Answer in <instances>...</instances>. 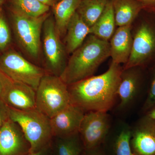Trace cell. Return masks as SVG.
Listing matches in <instances>:
<instances>
[{
	"mask_svg": "<svg viewBox=\"0 0 155 155\" xmlns=\"http://www.w3.org/2000/svg\"><path fill=\"white\" fill-rule=\"evenodd\" d=\"M122 68L111 63L107 71L68 85L71 104L90 111L107 112L116 101Z\"/></svg>",
	"mask_w": 155,
	"mask_h": 155,
	"instance_id": "cell-1",
	"label": "cell"
},
{
	"mask_svg": "<svg viewBox=\"0 0 155 155\" xmlns=\"http://www.w3.org/2000/svg\"><path fill=\"white\" fill-rule=\"evenodd\" d=\"M110 57V44L90 34L71 55L60 76L67 85L93 76Z\"/></svg>",
	"mask_w": 155,
	"mask_h": 155,
	"instance_id": "cell-2",
	"label": "cell"
},
{
	"mask_svg": "<svg viewBox=\"0 0 155 155\" xmlns=\"http://www.w3.org/2000/svg\"><path fill=\"white\" fill-rule=\"evenodd\" d=\"M8 107L9 118L19 125L30 145V153L51 144L54 137L49 117L36 108L21 110Z\"/></svg>",
	"mask_w": 155,
	"mask_h": 155,
	"instance_id": "cell-3",
	"label": "cell"
},
{
	"mask_svg": "<svg viewBox=\"0 0 155 155\" xmlns=\"http://www.w3.org/2000/svg\"><path fill=\"white\" fill-rule=\"evenodd\" d=\"M142 14L133 37L130 57L123 69L155 67V14L144 10Z\"/></svg>",
	"mask_w": 155,
	"mask_h": 155,
	"instance_id": "cell-4",
	"label": "cell"
},
{
	"mask_svg": "<svg viewBox=\"0 0 155 155\" xmlns=\"http://www.w3.org/2000/svg\"><path fill=\"white\" fill-rule=\"evenodd\" d=\"M71 104L67 84L60 76L46 73L36 91V109L51 119Z\"/></svg>",
	"mask_w": 155,
	"mask_h": 155,
	"instance_id": "cell-5",
	"label": "cell"
},
{
	"mask_svg": "<svg viewBox=\"0 0 155 155\" xmlns=\"http://www.w3.org/2000/svg\"><path fill=\"white\" fill-rule=\"evenodd\" d=\"M11 11L12 27L18 44L29 57L37 59L40 51L43 26L51 13L34 17Z\"/></svg>",
	"mask_w": 155,
	"mask_h": 155,
	"instance_id": "cell-6",
	"label": "cell"
},
{
	"mask_svg": "<svg viewBox=\"0 0 155 155\" xmlns=\"http://www.w3.org/2000/svg\"><path fill=\"white\" fill-rule=\"evenodd\" d=\"M0 70L16 81L31 87L35 91L47 72L44 68L29 62L14 50L0 57Z\"/></svg>",
	"mask_w": 155,
	"mask_h": 155,
	"instance_id": "cell-7",
	"label": "cell"
},
{
	"mask_svg": "<svg viewBox=\"0 0 155 155\" xmlns=\"http://www.w3.org/2000/svg\"><path fill=\"white\" fill-rule=\"evenodd\" d=\"M43 49L47 73L60 76L66 64V52L56 30L54 19L50 15L44 23Z\"/></svg>",
	"mask_w": 155,
	"mask_h": 155,
	"instance_id": "cell-8",
	"label": "cell"
},
{
	"mask_svg": "<svg viewBox=\"0 0 155 155\" xmlns=\"http://www.w3.org/2000/svg\"><path fill=\"white\" fill-rule=\"evenodd\" d=\"M107 113L90 111L85 113L79 132L85 150L98 148L104 140L110 125Z\"/></svg>",
	"mask_w": 155,
	"mask_h": 155,
	"instance_id": "cell-9",
	"label": "cell"
},
{
	"mask_svg": "<svg viewBox=\"0 0 155 155\" xmlns=\"http://www.w3.org/2000/svg\"><path fill=\"white\" fill-rule=\"evenodd\" d=\"M2 90L0 97L8 107L25 110L35 108L36 91L11 79L0 70Z\"/></svg>",
	"mask_w": 155,
	"mask_h": 155,
	"instance_id": "cell-10",
	"label": "cell"
},
{
	"mask_svg": "<svg viewBox=\"0 0 155 155\" xmlns=\"http://www.w3.org/2000/svg\"><path fill=\"white\" fill-rule=\"evenodd\" d=\"M30 148L21 128L9 118L0 129V155H27Z\"/></svg>",
	"mask_w": 155,
	"mask_h": 155,
	"instance_id": "cell-11",
	"label": "cell"
},
{
	"mask_svg": "<svg viewBox=\"0 0 155 155\" xmlns=\"http://www.w3.org/2000/svg\"><path fill=\"white\" fill-rule=\"evenodd\" d=\"M85 112L71 104L50 119L53 137H68L79 134Z\"/></svg>",
	"mask_w": 155,
	"mask_h": 155,
	"instance_id": "cell-12",
	"label": "cell"
},
{
	"mask_svg": "<svg viewBox=\"0 0 155 155\" xmlns=\"http://www.w3.org/2000/svg\"><path fill=\"white\" fill-rule=\"evenodd\" d=\"M131 147L134 155H155V119L145 114L132 130Z\"/></svg>",
	"mask_w": 155,
	"mask_h": 155,
	"instance_id": "cell-13",
	"label": "cell"
},
{
	"mask_svg": "<svg viewBox=\"0 0 155 155\" xmlns=\"http://www.w3.org/2000/svg\"><path fill=\"white\" fill-rule=\"evenodd\" d=\"M143 69L140 67L122 69L117 91V95L120 99L119 109H125L136 97L143 83Z\"/></svg>",
	"mask_w": 155,
	"mask_h": 155,
	"instance_id": "cell-14",
	"label": "cell"
},
{
	"mask_svg": "<svg viewBox=\"0 0 155 155\" xmlns=\"http://www.w3.org/2000/svg\"><path fill=\"white\" fill-rule=\"evenodd\" d=\"M130 28L131 25L119 27L111 38L110 57L112 63L119 65L127 63L133 44Z\"/></svg>",
	"mask_w": 155,
	"mask_h": 155,
	"instance_id": "cell-15",
	"label": "cell"
},
{
	"mask_svg": "<svg viewBox=\"0 0 155 155\" xmlns=\"http://www.w3.org/2000/svg\"><path fill=\"white\" fill-rule=\"evenodd\" d=\"M90 34V28L75 12L68 23L66 33L65 48L68 54L80 47Z\"/></svg>",
	"mask_w": 155,
	"mask_h": 155,
	"instance_id": "cell-16",
	"label": "cell"
},
{
	"mask_svg": "<svg viewBox=\"0 0 155 155\" xmlns=\"http://www.w3.org/2000/svg\"><path fill=\"white\" fill-rule=\"evenodd\" d=\"M116 25L118 27L131 25L143 7L137 0H111Z\"/></svg>",
	"mask_w": 155,
	"mask_h": 155,
	"instance_id": "cell-17",
	"label": "cell"
},
{
	"mask_svg": "<svg viewBox=\"0 0 155 155\" xmlns=\"http://www.w3.org/2000/svg\"><path fill=\"white\" fill-rule=\"evenodd\" d=\"M81 0H60L53 6L57 32L62 38L66 35L68 23L77 11Z\"/></svg>",
	"mask_w": 155,
	"mask_h": 155,
	"instance_id": "cell-18",
	"label": "cell"
},
{
	"mask_svg": "<svg viewBox=\"0 0 155 155\" xmlns=\"http://www.w3.org/2000/svg\"><path fill=\"white\" fill-rule=\"evenodd\" d=\"M116 25L113 5L111 0H109L101 17L91 27L90 34L108 41L115 32Z\"/></svg>",
	"mask_w": 155,
	"mask_h": 155,
	"instance_id": "cell-19",
	"label": "cell"
},
{
	"mask_svg": "<svg viewBox=\"0 0 155 155\" xmlns=\"http://www.w3.org/2000/svg\"><path fill=\"white\" fill-rule=\"evenodd\" d=\"M109 0H81L76 12L90 28L101 17Z\"/></svg>",
	"mask_w": 155,
	"mask_h": 155,
	"instance_id": "cell-20",
	"label": "cell"
},
{
	"mask_svg": "<svg viewBox=\"0 0 155 155\" xmlns=\"http://www.w3.org/2000/svg\"><path fill=\"white\" fill-rule=\"evenodd\" d=\"M11 11L29 17H41L49 13L50 7L38 0H10Z\"/></svg>",
	"mask_w": 155,
	"mask_h": 155,
	"instance_id": "cell-21",
	"label": "cell"
},
{
	"mask_svg": "<svg viewBox=\"0 0 155 155\" xmlns=\"http://www.w3.org/2000/svg\"><path fill=\"white\" fill-rule=\"evenodd\" d=\"M54 138L56 155H82L83 146L79 134L68 137Z\"/></svg>",
	"mask_w": 155,
	"mask_h": 155,
	"instance_id": "cell-22",
	"label": "cell"
},
{
	"mask_svg": "<svg viewBox=\"0 0 155 155\" xmlns=\"http://www.w3.org/2000/svg\"><path fill=\"white\" fill-rule=\"evenodd\" d=\"M132 130L125 127L121 129L115 140V155H134L131 147Z\"/></svg>",
	"mask_w": 155,
	"mask_h": 155,
	"instance_id": "cell-23",
	"label": "cell"
},
{
	"mask_svg": "<svg viewBox=\"0 0 155 155\" xmlns=\"http://www.w3.org/2000/svg\"><path fill=\"white\" fill-rule=\"evenodd\" d=\"M11 41V30L3 10L0 8V51H6Z\"/></svg>",
	"mask_w": 155,
	"mask_h": 155,
	"instance_id": "cell-24",
	"label": "cell"
},
{
	"mask_svg": "<svg viewBox=\"0 0 155 155\" xmlns=\"http://www.w3.org/2000/svg\"><path fill=\"white\" fill-rule=\"evenodd\" d=\"M152 72L147 95L142 107L143 112L145 114L155 107V67L152 68Z\"/></svg>",
	"mask_w": 155,
	"mask_h": 155,
	"instance_id": "cell-25",
	"label": "cell"
},
{
	"mask_svg": "<svg viewBox=\"0 0 155 155\" xmlns=\"http://www.w3.org/2000/svg\"><path fill=\"white\" fill-rule=\"evenodd\" d=\"M9 119L8 107L0 97V129Z\"/></svg>",
	"mask_w": 155,
	"mask_h": 155,
	"instance_id": "cell-26",
	"label": "cell"
},
{
	"mask_svg": "<svg viewBox=\"0 0 155 155\" xmlns=\"http://www.w3.org/2000/svg\"><path fill=\"white\" fill-rule=\"evenodd\" d=\"M141 4L143 10L150 12L155 11V0H137Z\"/></svg>",
	"mask_w": 155,
	"mask_h": 155,
	"instance_id": "cell-27",
	"label": "cell"
},
{
	"mask_svg": "<svg viewBox=\"0 0 155 155\" xmlns=\"http://www.w3.org/2000/svg\"><path fill=\"white\" fill-rule=\"evenodd\" d=\"M51 144L49 145L42 149L34 153H30L27 155H48L51 149Z\"/></svg>",
	"mask_w": 155,
	"mask_h": 155,
	"instance_id": "cell-28",
	"label": "cell"
},
{
	"mask_svg": "<svg viewBox=\"0 0 155 155\" xmlns=\"http://www.w3.org/2000/svg\"><path fill=\"white\" fill-rule=\"evenodd\" d=\"M82 155H105L102 152L98 150V148L89 150H85V152Z\"/></svg>",
	"mask_w": 155,
	"mask_h": 155,
	"instance_id": "cell-29",
	"label": "cell"
},
{
	"mask_svg": "<svg viewBox=\"0 0 155 155\" xmlns=\"http://www.w3.org/2000/svg\"><path fill=\"white\" fill-rule=\"evenodd\" d=\"M38 1L46 5L49 6L50 8L52 7L58 2V0H38Z\"/></svg>",
	"mask_w": 155,
	"mask_h": 155,
	"instance_id": "cell-30",
	"label": "cell"
},
{
	"mask_svg": "<svg viewBox=\"0 0 155 155\" xmlns=\"http://www.w3.org/2000/svg\"><path fill=\"white\" fill-rule=\"evenodd\" d=\"M145 114H147V115L150 116V117L155 119V107Z\"/></svg>",
	"mask_w": 155,
	"mask_h": 155,
	"instance_id": "cell-31",
	"label": "cell"
},
{
	"mask_svg": "<svg viewBox=\"0 0 155 155\" xmlns=\"http://www.w3.org/2000/svg\"><path fill=\"white\" fill-rule=\"evenodd\" d=\"M5 0H0V6L2 5L5 2Z\"/></svg>",
	"mask_w": 155,
	"mask_h": 155,
	"instance_id": "cell-32",
	"label": "cell"
},
{
	"mask_svg": "<svg viewBox=\"0 0 155 155\" xmlns=\"http://www.w3.org/2000/svg\"><path fill=\"white\" fill-rule=\"evenodd\" d=\"M2 84H1V81H0V96H1V93H2Z\"/></svg>",
	"mask_w": 155,
	"mask_h": 155,
	"instance_id": "cell-33",
	"label": "cell"
},
{
	"mask_svg": "<svg viewBox=\"0 0 155 155\" xmlns=\"http://www.w3.org/2000/svg\"><path fill=\"white\" fill-rule=\"evenodd\" d=\"M153 13H154V14H155V11L154 12H153Z\"/></svg>",
	"mask_w": 155,
	"mask_h": 155,
	"instance_id": "cell-34",
	"label": "cell"
},
{
	"mask_svg": "<svg viewBox=\"0 0 155 155\" xmlns=\"http://www.w3.org/2000/svg\"><path fill=\"white\" fill-rule=\"evenodd\" d=\"M60 1V0H58V1Z\"/></svg>",
	"mask_w": 155,
	"mask_h": 155,
	"instance_id": "cell-35",
	"label": "cell"
}]
</instances>
